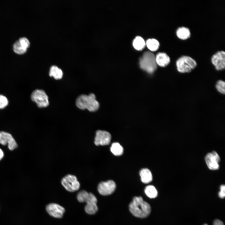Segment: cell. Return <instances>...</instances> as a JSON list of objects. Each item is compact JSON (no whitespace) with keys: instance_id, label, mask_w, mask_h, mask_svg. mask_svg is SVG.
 I'll list each match as a JSON object with an SVG mask.
<instances>
[{"instance_id":"6da1fadb","label":"cell","mask_w":225,"mask_h":225,"mask_svg":"<svg viewBox=\"0 0 225 225\" xmlns=\"http://www.w3.org/2000/svg\"><path fill=\"white\" fill-rule=\"evenodd\" d=\"M131 212L135 217L144 218L150 214L151 208L150 205L144 201L140 197H134L129 206Z\"/></svg>"},{"instance_id":"7a4b0ae2","label":"cell","mask_w":225,"mask_h":225,"mask_svg":"<svg viewBox=\"0 0 225 225\" xmlns=\"http://www.w3.org/2000/svg\"><path fill=\"white\" fill-rule=\"evenodd\" d=\"M77 198L80 202L86 203L85 210L88 214H94L98 211L97 199L92 193L88 192L84 190H81L78 193Z\"/></svg>"},{"instance_id":"3957f363","label":"cell","mask_w":225,"mask_h":225,"mask_svg":"<svg viewBox=\"0 0 225 225\" xmlns=\"http://www.w3.org/2000/svg\"><path fill=\"white\" fill-rule=\"evenodd\" d=\"M77 106L79 109H87L90 112H95L99 108V102L96 99L95 95L92 93L88 95L82 94L79 96L76 102Z\"/></svg>"},{"instance_id":"277c9868","label":"cell","mask_w":225,"mask_h":225,"mask_svg":"<svg viewBox=\"0 0 225 225\" xmlns=\"http://www.w3.org/2000/svg\"><path fill=\"white\" fill-rule=\"evenodd\" d=\"M140 68L149 73H153L157 68L155 56L151 52H145L139 60Z\"/></svg>"},{"instance_id":"5b68a950","label":"cell","mask_w":225,"mask_h":225,"mask_svg":"<svg viewBox=\"0 0 225 225\" xmlns=\"http://www.w3.org/2000/svg\"><path fill=\"white\" fill-rule=\"evenodd\" d=\"M178 71L181 73L189 72L197 66L196 61L193 58L187 56L180 57L176 62Z\"/></svg>"},{"instance_id":"8992f818","label":"cell","mask_w":225,"mask_h":225,"mask_svg":"<svg viewBox=\"0 0 225 225\" xmlns=\"http://www.w3.org/2000/svg\"><path fill=\"white\" fill-rule=\"evenodd\" d=\"M61 184L68 191L73 192L78 190L80 184L74 175L68 174L64 176L61 180Z\"/></svg>"},{"instance_id":"52a82bcc","label":"cell","mask_w":225,"mask_h":225,"mask_svg":"<svg viewBox=\"0 0 225 225\" xmlns=\"http://www.w3.org/2000/svg\"><path fill=\"white\" fill-rule=\"evenodd\" d=\"M31 99L39 108L47 107L49 104L48 97L43 90L36 89L31 94Z\"/></svg>"},{"instance_id":"ba28073f","label":"cell","mask_w":225,"mask_h":225,"mask_svg":"<svg viewBox=\"0 0 225 225\" xmlns=\"http://www.w3.org/2000/svg\"><path fill=\"white\" fill-rule=\"evenodd\" d=\"M205 160L208 168L212 170H216L219 168V162L220 158L218 153L212 151L207 153L205 157Z\"/></svg>"},{"instance_id":"9c48e42d","label":"cell","mask_w":225,"mask_h":225,"mask_svg":"<svg viewBox=\"0 0 225 225\" xmlns=\"http://www.w3.org/2000/svg\"><path fill=\"white\" fill-rule=\"evenodd\" d=\"M30 45V42L27 38L21 37L13 44V50L15 53L18 54H23L27 52Z\"/></svg>"},{"instance_id":"30bf717a","label":"cell","mask_w":225,"mask_h":225,"mask_svg":"<svg viewBox=\"0 0 225 225\" xmlns=\"http://www.w3.org/2000/svg\"><path fill=\"white\" fill-rule=\"evenodd\" d=\"M116 184L115 182L112 180H109L105 182H100L98 186V192L101 195L104 196L112 194L115 191Z\"/></svg>"},{"instance_id":"8fae6325","label":"cell","mask_w":225,"mask_h":225,"mask_svg":"<svg viewBox=\"0 0 225 225\" xmlns=\"http://www.w3.org/2000/svg\"><path fill=\"white\" fill-rule=\"evenodd\" d=\"M111 138V135L109 132L98 130L96 132L94 142L97 146L108 145L110 142Z\"/></svg>"},{"instance_id":"7c38bea8","label":"cell","mask_w":225,"mask_h":225,"mask_svg":"<svg viewBox=\"0 0 225 225\" xmlns=\"http://www.w3.org/2000/svg\"><path fill=\"white\" fill-rule=\"evenodd\" d=\"M0 143L5 146L8 144V148L13 150L17 147V144L12 135L9 133L4 131L0 132Z\"/></svg>"},{"instance_id":"4fadbf2b","label":"cell","mask_w":225,"mask_h":225,"mask_svg":"<svg viewBox=\"0 0 225 225\" xmlns=\"http://www.w3.org/2000/svg\"><path fill=\"white\" fill-rule=\"evenodd\" d=\"M212 63L218 70H222L225 67V52L223 51H219L212 57Z\"/></svg>"},{"instance_id":"5bb4252c","label":"cell","mask_w":225,"mask_h":225,"mask_svg":"<svg viewBox=\"0 0 225 225\" xmlns=\"http://www.w3.org/2000/svg\"><path fill=\"white\" fill-rule=\"evenodd\" d=\"M46 210L50 216L57 218H62L65 211L62 207L55 203H51L47 205Z\"/></svg>"},{"instance_id":"9a60e30c","label":"cell","mask_w":225,"mask_h":225,"mask_svg":"<svg viewBox=\"0 0 225 225\" xmlns=\"http://www.w3.org/2000/svg\"><path fill=\"white\" fill-rule=\"evenodd\" d=\"M157 64L161 67H165L170 63V59L169 56L165 53L159 52L155 56Z\"/></svg>"},{"instance_id":"2e32d148","label":"cell","mask_w":225,"mask_h":225,"mask_svg":"<svg viewBox=\"0 0 225 225\" xmlns=\"http://www.w3.org/2000/svg\"><path fill=\"white\" fill-rule=\"evenodd\" d=\"M140 175L142 182L148 183L152 180V176L151 172L147 168H143L140 171Z\"/></svg>"},{"instance_id":"e0dca14e","label":"cell","mask_w":225,"mask_h":225,"mask_svg":"<svg viewBox=\"0 0 225 225\" xmlns=\"http://www.w3.org/2000/svg\"><path fill=\"white\" fill-rule=\"evenodd\" d=\"M49 75L51 77H53L56 79H60L63 76V72L57 66L52 65L50 69Z\"/></svg>"},{"instance_id":"ac0fdd59","label":"cell","mask_w":225,"mask_h":225,"mask_svg":"<svg viewBox=\"0 0 225 225\" xmlns=\"http://www.w3.org/2000/svg\"><path fill=\"white\" fill-rule=\"evenodd\" d=\"M176 32L178 37L181 39H186L190 36L191 33L189 29L184 27L178 28Z\"/></svg>"},{"instance_id":"d6986e66","label":"cell","mask_w":225,"mask_h":225,"mask_svg":"<svg viewBox=\"0 0 225 225\" xmlns=\"http://www.w3.org/2000/svg\"><path fill=\"white\" fill-rule=\"evenodd\" d=\"M110 150L114 155L119 156L123 154V147L119 143L114 142L111 145Z\"/></svg>"},{"instance_id":"ffe728a7","label":"cell","mask_w":225,"mask_h":225,"mask_svg":"<svg viewBox=\"0 0 225 225\" xmlns=\"http://www.w3.org/2000/svg\"><path fill=\"white\" fill-rule=\"evenodd\" d=\"M145 45L144 40L140 36L136 37L133 41V46L137 50H142L144 48Z\"/></svg>"},{"instance_id":"44dd1931","label":"cell","mask_w":225,"mask_h":225,"mask_svg":"<svg viewBox=\"0 0 225 225\" xmlns=\"http://www.w3.org/2000/svg\"><path fill=\"white\" fill-rule=\"evenodd\" d=\"M144 191L147 196L150 198H155L157 196V191L155 188L152 185L147 186L145 188Z\"/></svg>"},{"instance_id":"7402d4cb","label":"cell","mask_w":225,"mask_h":225,"mask_svg":"<svg viewBox=\"0 0 225 225\" xmlns=\"http://www.w3.org/2000/svg\"><path fill=\"white\" fill-rule=\"evenodd\" d=\"M146 45L150 50L154 51L158 49L160 44L159 42L157 40L152 38L149 39L147 40Z\"/></svg>"},{"instance_id":"603a6c76","label":"cell","mask_w":225,"mask_h":225,"mask_svg":"<svg viewBox=\"0 0 225 225\" xmlns=\"http://www.w3.org/2000/svg\"><path fill=\"white\" fill-rule=\"evenodd\" d=\"M225 83L222 80L218 81L216 85V87L218 91L222 94H224L225 92Z\"/></svg>"},{"instance_id":"cb8c5ba5","label":"cell","mask_w":225,"mask_h":225,"mask_svg":"<svg viewBox=\"0 0 225 225\" xmlns=\"http://www.w3.org/2000/svg\"><path fill=\"white\" fill-rule=\"evenodd\" d=\"M8 101L5 96L0 94V109H3L8 105Z\"/></svg>"},{"instance_id":"d4e9b609","label":"cell","mask_w":225,"mask_h":225,"mask_svg":"<svg viewBox=\"0 0 225 225\" xmlns=\"http://www.w3.org/2000/svg\"><path fill=\"white\" fill-rule=\"evenodd\" d=\"M219 197L223 198L225 196V187L224 185H222L220 187V191L218 193Z\"/></svg>"},{"instance_id":"484cf974","label":"cell","mask_w":225,"mask_h":225,"mask_svg":"<svg viewBox=\"0 0 225 225\" xmlns=\"http://www.w3.org/2000/svg\"><path fill=\"white\" fill-rule=\"evenodd\" d=\"M203 225H208L207 224H205ZM213 225H224L223 222L219 219L215 220L213 222Z\"/></svg>"},{"instance_id":"4316f807","label":"cell","mask_w":225,"mask_h":225,"mask_svg":"<svg viewBox=\"0 0 225 225\" xmlns=\"http://www.w3.org/2000/svg\"><path fill=\"white\" fill-rule=\"evenodd\" d=\"M4 156V153L0 149V160L2 159Z\"/></svg>"}]
</instances>
